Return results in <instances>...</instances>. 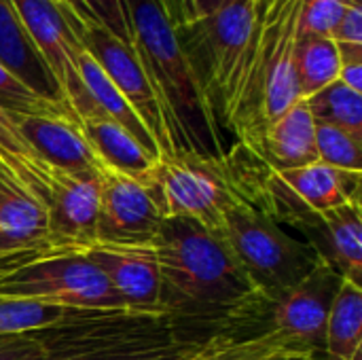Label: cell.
Masks as SVG:
<instances>
[{
    "label": "cell",
    "instance_id": "5",
    "mask_svg": "<svg viewBox=\"0 0 362 360\" xmlns=\"http://www.w3.org/2000/svg\"><path fill=\"white\" fill-rule=\"evenodd\" d=\"M233 172V168H231ZM235 191L225 210L223 238L240 261L261 299L269 306L299 284L322 259L314 246L286 233L269 210L265 191L259 206L242 178L233 172Z\"/></svg>",
    "mask_w": 362,
    "mask_h": 360
},
{
    "label": "cell",
    "instance_id": "28",
    "mask_svg": "<svg viewBox=\"0 0 362 360\" xmlns=\"http://www.w3.org/2000/svg\"><path fill=\"white\" fill-rule=\"evenodd\" d=\"M0 108H4L13 117H45V119H62L78 125V117L66 104H57L40 98L32 89H28L21 81H17L11 72L0 66Z\"/></svg>",
    "mask_w": 362,
    "mask_h": 360
},
{
    "label": "cell",
    "instance_id": "31",
    "mask_svg": "<svg viewBox=\"0 0 362 360\" xmlns=\"http://www.w3.org/2000/svg\"><path fill=\"white\" fill-rule=\"evenodd\" d=\"M361 138H354L352 134L316 123V153L318 161L348 172H362V151Z\"/></svg>",
    "mask_w": 362,
    "mask_h": 360
},
{
    "label": "cell",
    "instance_id": "38",
    "mask_svg": "<svg viewBox=\"0 0 362 360\" xmlns=\"http://www.w3.org/2000/svg\"><path fill=\"white\" fill-rule=\"evenodd\" d=\"M2 180H4V170H2V166H0V187H2Z\"/></svg>",
    "mask_w": 362,
    "mask_h": 360
},
{
    "label": "cell",
    "instance_id": "10",
    "mask_svg": "<svg viewBox=\"0 0 362 360\" xmlns=\"http://www.w3.org/2000/svg\"><path fill=\"white\" fill-rule=\"evenodd\" d=\"M341 282L337 269L320 259L299 284L267 306V329L263 333L274 335L282 346L308 360H322L327 320Z\"/></svg>",
    "mask_w": 362,
    "mask_h": 360
},
{
    "label": "cell",
    "instance_id": "26",
    "mask_svg": "<svg viewBox=\"0 0 362 360\" xmlns=\"http://www.w3.org/2000/svg\"><path fill=\"white\" fill-rule=\"evenodd\" d=\"M303 102L316 123L339 127L362 140V93L335 81Z\"/></svg>",
    "mask_w": 362,
    "mask_h": 360
},
{
    "label": "cell",
    "instance_id": "39",
    "mask_svg": "<svg viewBox=\"0 0 362 360\" xmlns=\"http://www.w3.org/2000/svg\"><path fill=\"white\" fill-rule=\"evenodd\" d=\"M57 2H62V4H64V6H66V2H64V0H57Z\"/></svg>",
    "mask_w": 362,
    "mask_h": 360
},
{
    "label": "cell",
    "instance_id": "19",
    "mask_svg": "<svg viewBox=\"0 0 362 360\" xmlns=\"http://www.w3.org/2000/svg\"><path fill=\"white\" fill-rule=\"evenodd\" d=\"M274 176L312 212H327L344 204H361V172L337 170L316 161L305 168L274 172Z\"/></svg>",
    "mask_w": 362,
    "mask_h": 360
},
{
    "label": "cell",
    "instance_id": "7",
    "mask_svg": "<svg viewBox=\"0 0 362 360\" xmlns=\"http://www.w3.org/2000/svg\"><path fill=\"white\" fill-rule=\"evenodd\" d=\"M252 21L255 0H231L206 19L180 28L172 25L218 127H223V115Z\"/></svg>",
    "mask_w": 362,
    "mask_h": 360
},
{
    "label": "cell",
    "instance_id": "24",
    "mask_svg": "<svg viewBox=\"0 0 362 360\" xmlns=\"http://www.w3.org/2000/svg\"><path fill=\"white\" fill-rule=\"evenodd\" d=\"M295 74L301 100L335 83L339 76V51L335 40L318 34H297Z\"/></svg>",
    "mask_w": 362,
    "mask_h": 360
},
{
    "label": "cell",
    "instance_id": "14",
    "mask_svg": "<svg viewBox=\"0 0 362 360\" xmlns=\"http://www.w3.org/2000/svg\"><path fill=\"white\" fill-rule=\"evenodd\" d=\"M83 255L106 276L125 310L163 312L159 267L151 246L93 244Z\"/></svg>",
    "mask_w": 362,
    "mask_h": 360
},
{
    "label": "cell",
    "instance_id": "2",
    "mask_svg": "<svg viewBox=\"0 0 362 360\" xmlns=\"http://www.w3.org/2000/svg\"><path fill=\"white\" fill-rule=\"evenodd\" d=\"M303 0H255V21L223 115L240 144L257 155L269 123L301 102L295 42Z\"/></svg>",
    "mask_w": 362,
    "mask_h": 360
},
{
    "label": "cell",
    "instance_id": "9",
    "mask_svg": "<svg viewBox=\"0 0 362 360\" xmlns=\"http://www.w3.org/2000/svg\"><path fill=\"white\" fill-rule=\"evenodd\" d=\"M11 4L49 64L68 106L78 117V123L83 119H104L78 72V55L85 49L81 42L85 23L57 0H11Z\"/></svg>",
    "mask_w": 362,
    "mask_h": 360
},
{
    "label": "cell",
    "instance_id": "16",
    "mask_svg": "<svg viewBox=\"0 0 362 360\" xmlns=\"http://www.w3.org/2000/svg\"><path fill=\"white\" fill-rule=\"evenodd\" d=\"M55 250L49 240L47 208L40 197L19 187L6 172L0 187V259Z\"/></svg>",
    "mask_w": 362,
    "mask_h": 360
},
{
    "label": "cell",
    "instance_id": "3",
    "mask_svg": "<svg viewBox=\"0 0 362 360\" xmlns=\"http://www.w3.org/2000/svg\"><path fill=\"white\" fill-rule=\"evenodd\" d=\"M132 47L153 85L174 155L225 159L221 127L195 81L178 36L157 0H125Z\"/></svg>",
    "mask_w": 362,
    "mask_h": 360
},
{
    "label": "cell",
    "instance_id": "18",
    "mask_svg": "<svg viewBox=\"0 0 362 360\" xmlns=\"http://www.w3.org/2000/svg\"><path fill=\"white\" fill-rule=\"evenodd\" d=\"M257 157L274 172L305 168L318 161L316 121L303 100L265 127Z\"/></svg>",
    "mask_w": 362,
    "mask_h": 360
},
{
    "label": "cell",
    "instance_id": "15",
    "mask_svg": "<svg viewBox=\"0 0 362 360\" xmlns=\"http://www.w3.org/2000/svg\"><path fill=\"white\" fill-rule=\"evenodd\" d=\"M15 123L42 163L81 178H102L106 168L76 123L45 117H15Z\"/></svg>",
    "mask_w": 362,
    "mask_h": 360
},
{
    "label": "cell",
    "instance_id": "21",
    "mask_svg": "<svg viewBox=\"0 0 362 360\" xmlns=\"http://www.w3.org/2000/svg\"><path fill=\"white\" fill-rule=\"evenodd\" d=\"M78 72H81V79H83V85H85L87 93L91 95V100L98 106V110L102 112V117L108 119V121H112V123H117L127 134H132L136 138V142L155 161H159L161 155H159L157 142L153 140V136L148 134V129L144 127V123L140 121V117L134 112V108L127 104V100L112 85V81L104 74V70L100 68V64L85 49L78 55Z\"/></svg>",
    "mask_w": 362,
    "mask_h": 360
},
{
    "label": "cell",
    "instance_id": "22",
    "mask_svg": "<svg viewBox=\"0 0 362 360\" xmlns=\"http://www.w3.org/2000/svg\"><path fill=\"white\" fill-rule=\"evenodd\" d=\"M327 227V261L337 274L361 286L362 274V219L361 204H344L320 212Z\"/></svg>",
    "mask_w": 362,
    "mask_h": 360
},
{
    "label": "cell",
    "instance_id": "23",
    "mask_svg": "<svg viewBox=\"0 0 362 360\" xmlns=\"http://www.w3.org/2000/svg\"><path fill=\"white\" fill-rule=\"evenodd\" d=\"M361 348L362 291L361 286L344 280L329 312L322 360H352Z\"/></svg>",
    "mask_w": 362,
    "mask_h": 360
},
{
    "label": "cell",
    "instance_id": "34",
    "mask_svg": "<svg viewBox=\"0 0 362 360\" xmlns=\"http://www.w3.org/2000/svg\"><path fill=\"white\" fill-rule=\"evenodd\" d=\"M0 360H47V356L38 339L25 333L0 337Z\"/></svg>",
    "mask_w": 362,
    "mask_h": 360
},
{
    "label": "cell",
    "instance_id": "13",
    "mask_svg": "<svg viewBox=\"0 0 362 360\" xmlns=\"http://www.w3.org/2000/svg\"><path fill=\"white\" fill-rule=\"evenodd\" d=\"M161 221V208L144 182L108 168L102 172L98 244L151 246Z\"/></svg>",
    "mask_w": 362,
    "mask_h": 360
},
{
    "label": "cell",
    "instance_id": "36",
    "mask_svg": "<svg viewBox=\"0 0 362 360\" xmlns=\"http://www.w3.org/2000/svg\"><path fill=\"white\" fill-rule=\"evenodd\" d=\"M337 81H341L352 91L362 93V62H341Z\"/></svg>",
    "mask_w": 362,
    "mask_h": 360
},
{
    "label": "cell",
    "instance_id": "32",
    "mask_svg": "<svg viewBox=\"0 0 362 360\" xmlns=\"http://www.w3.org/2000/svg\"><path fill=\"white\" fill-rule=\"evenodd\" d=\"M358 2L361 0H303L297 34L331 36L348 8Z\"/></svg>",
    "mask_w": 362,
    "mask_h": 360
},
{
    "label": "cell",
    "instance_id": "33",
    "mask_svg": "<svg viewBox=\"0 0 362 360\" xmlns=\"http://www.w3.org/2000/svg\"><path fill=\"white\" fill-rule=\"evenodd\" d=\"M231 0H157L163 15L174 28L206 19L227 6Z\"/></svg>",
    "mask_w": 362,
    "mask_h": 360
},
{
    "label": "cell",
    "instance_id": "30",
    "mask_svg": "<svg viewBox=\"0 0 362 360\" xmlns=\"http://www.w3.org/2000/svg\"><path fill=\"white\" fill-rule=\"evenodd\" d=\"M85 25L104 28L108 34L132 47V21L125 0H64Z\"/></svg>",
    "mask_w": 362,
    "mask_h": 360
},
{
    "label": "cell",
    "instance_id": "29",
    "mask_svg": "<svg viewBox=\"0 0 362 360\" xmlns=\"http://www.w3.org/2000/svg\"><path fill=\"white\" fill-rule=\"evenodd\" d=\"M70 310L30 299L0 297V337L25 335L57 325Z\"/></svg>",
    "mask_w": 362,
    "mask_h": 360
},
{
    "label": "cell",
    "instance_id": "1",
    "mask_svg": "<svg viewBox=\"0 0 362 360\" xmlns=\"http://www.w3.org/2000/svg\"><path fill=\"white\" fill-rule=\"evenodd\" d=\"M161 280V310L193 325H216L221 333H244L265 316L255 291L223 233L191 216H165L151 244Z\"/></svg>",
    "mask_w": 362,
    "mask_h": 360
},
{
    "label": "cell",
    "instance_id": "12",
    "mask_svg": "<svg viewBox=\"0 0 362 360\" xmlns=\"http://www.w3.org/2000/svg\"><path fill=\"white\" fill-rule=\"evenodd\" d=\"M81 42L85 51L100 64V68L112 81L119 93L127 100L134 112L140 117V121L144 123V127L159 146V159L172 157L174 151L163 127L157 95L134 47L121 42L119 38H115L112 34L98 25H85L81 32Z\"/></svg>",
    "mask_w": 362,
    "mask_h": 360
},
{
    "label": "cell",
    "instance_id": "6",
    "mask_svg": "<svg viewBox=\"0 0 362 360\" xmlns=\"http://www.w3.org/2000/svg\"><path fill=\"white\" fill-rule=\"evenodd\" d=\"M0 297L66 310H125L106 276L83 255L38 250L0 259Z\"/></svg>",
    "mask_w": 362,
    "mask_h": 360
},
{
    "label": "cell",
    "instance_id": "20",
    "mask_svg": "<svg viewBox=\"0 0 362 360\" xmlns=\"http://www.w3.org/2000/svg\"><path fill=\"white\" fill-rule=\"evenodd\" d=\"M78 127L104 168L112 172L144 182L157 163L132 134L108 119H83Z\"/></svg>",
    "mask_w": 362,
    "mask_h": 360
},
{
    "label": "cell",
    "instance_id": "35",
    "mask_svg": "<svg viewBox=\"0 0 362 360\" xmlns=\"http://www.w3.org/2000/svg\"><path fill=\"white\" fill-rule=\"evenodd\" d=\"M337 45H362V2L352 4L331 36Z\"/></svg>",
    "mask_w": 362,
    "mask_h": 360
},
{
    "label": "cell",
    "instance_id": "8",
    "mask_svg": "<svg viewBox=\"0 0 362 360\" xmlns=\"http://www.w3.org/2000/svg\"><path fill=\"white\" fill-rule=\"evenodd\" d=\"M144 185L155 195L163 219L191 216L206 229L223 233L225 210L235 191V180L227 157H163L153 166Z\"/></svg>",
    "mask_w": 362,
    "mask_h": 360
},
{
    "label": "cell",
    "instance_id": "17",
    "mask_svg": "<svg viewBox=\"0 0 362 360\" xmlns=\"http://www.w3.org/2000/svg\"><path fill=\"white\" fill-rule=\"evenodd\" d=\"M0 66L40 98L68 106L49 64L30 38L11 0H0Z\"/></svg>",
    "mask_w": 362,
    "mask_h": 360
},
{
    "label": "cell",
    "instance_id": "27",
    "mask_svg": "<svg viewBox=\"0 0 362 360\" xmlns=\"http://www.w3.org/2000/svg\"><path fill=\"white\" fill-rule=\"evenodd\" d=\"M0 166L19 187L42 199V189L36 180L42 161L32 153L15 123V117L4 108H0Z\"/></svg>",
    "mask_w": 362,
    "mask_h": 360
},
{
    "label": "cell",
    "instance_id": "25",
    "mask_svg": "<svg viewBox=\"0 0 362 360\" xmlns=\"http://www.w3.org/2000/svg\"><path fill=\"white\" fill-rule=\"evenodd\" d=\"M193 360H308L288 350L269 333L216 335L208 339Z\"/></svg>",
    "mask_w": 362,
    "mask_h": 360
},
{
    "label": "cell",
    "instance_id": "4",
    "mask_svg": "<svg viewBox=\"0 0 362 360\" xmlns=\"http://www.w3.org/2000/svg\"><path fill=\"white\" fill-rule=\"evenodd\" d=\"M47 360H142L182 344H204L163 312L70 310L57 325L32 333Z\"/></svg>",
    "mask_w": 362,
    "mask_h": 360
},
{
    "label": "cell",
    "instance_id": "11",
    "mask_svg": "<svg viewBox=\"0 0 362 360\" xmlns=\"http://www.w3.org/2000/svg\"><path fill=\"white\" fill-rule=\"evenodd\" d=\"M36 180L42 189L51 246L83 252L98 244L100 178H81L42 163Z\"/></svg>",
    "mask_w": 362,
    "mask_h": 360
},
{
    "label": "cell",
    "instance_id": "37",
    "mask_svg": "<svg viewBox=\"0 0 362 360\" xmlns=\"http://www.w3.org/2000/svg\"><path fill=\"white\" fill-rule=\"evenodd\" d=\"M204 344H182V346H174V348H168V350H163V352H159L155 356H148V359L142 360H193V356L197 354V350Z\"/></svg>",
    "mask_w": 362,
    "mask_h": 360
}]
</instances>
